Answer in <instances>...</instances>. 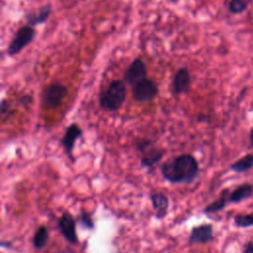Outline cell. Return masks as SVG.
I'll return each mask as SVG.
<instances>
[{
  "mask_svg": "<svg viewBox=\"0 0 253 253\" xmlns=\"http://www.w3.org/2000/svg\"><path fill=\"white\" fill-rule=\"evenodd\" d=\"M161 174L169 183L191 184L199 174V164L193 155L181 154L165 162Z\"/></svg>",
  "mask_w": 253,
  "mask_h": 253,
  "instance_id": "1",
  "label": "cell"
},
{
  "mask_svg": "<svg viewBox=\"0 0 253 253\" xmlns=\"http://www.w3.org/2000/svg\"><path fill=\"white\" fill-rule=\"evenodd\" d=\"M126 89L125 81L114 80L112 81L108 88L100 95L99 105L101 109L114 112L122 107L126 100Z\"/></svg>",
  "mask_w": 253,
  "mask_h": 253,
  "instance_id": "2",
  "label": "cell"
},
{
  "mask_svg": "<svg viewBox=\"0 0 253 253\" xmlns=\"http://www.w3.org/2000/svg\"><path fill=\"white\" fill-rule=\"evenodd\" d=\"M35 36H36V31L34 27H31L28 25L20 28L16 32L13 40L10 42L7 47L8 55L13 56L19 53L23 48H25L28 44H30L33 42Z\"/></svg>",
  "mask_w": 253,
  "mask_h": 253,
  "instance_id": "3",
  "label": "cell"
},
{
  "mask_svg": "<svg viewBox=\"0 0 253 253\" xmlns=\"http://www.w3.org/2000/svg\"><path fill=\"white\" fill-rule=\"evenodd\" d=\"M158 94L157 85L151 79H143L132 86V98L139 103L152 101Z\"/></svg>",
  "mask_w": 253,
  "mask_h": 253,
  "instance_id": "4",
  "label": "cell"
},
{
  "mask_svg": "<svg viewBox=\"0 0 253 253\" xmlns=\"http://www.w3.org/2000/svg\"><path fill=\"white\" fill-rule=\"evenodd\" d=\"M67 88L60 83H52L47 86L42 95L43 104L50 109H55L60 106L63 99L67 95Z\"/></svg>",
  "mask_w": 253,
  "mask_h": 253,
  "instance_id": "5",
  "label": "cell"
},
{
  "mask_svg": "<svg viewBox=\"0 0 253 253\" xmlns=\"http://www.w3.org/2000/svg\"><path fill=\"white\" fill-rule=\"evenodd\" d=\"M58 227H59L60 233L68 243L70 244L78 243V236L76 233V221L70 212L64 211L61 214L58 220Z\"/></svg>",
  "mask_w": 253,
  "mask_h": 253,
  "instance_id": "6",
  "label": "cell"
},
{
  "mask_svg": "<svg viewBox=\"0 0 253 253\" xmlns=\"http://www.w3.org/2000/svg\"><path fill=\"white\" fill-rule=\"evenodd\" d=\"M146 74L147 70L144 62L141 59L136 58L130 63V65L126 70L124 74V81L125 83L133 86L141 80L145 79Z\"/></svg>",
  "mask_w": 253,
  "mask_h": 253,
  "instance_id": "7",
  "label": "cell"
},
{
  "mask_svg": "<svg viewBox=\"0 0 253 253\" xmlns=\"http://www.w3.org/2000/svg\"><path fill=\"white\" fill-rule=\"evenodd\" d=\"M213 239V226L211 223H203L194 226L189 236L190 244H206Z\"/></svg>",
  "mask_w": 253,
  "mask_h": 253,
  "instance_id": "8",
  "label": "cell"
},
{
  "mask_svg": "<svg viewBox=\"0 0 253 253\" xmlns=\"http://www.w3.org/2000/svg\"><path fill=\"white\" fill-rule=\"evenodd\" d=\"M82 135V129L76 124H72L65 129V132L62 136V146L66 154L73 160L72 151L75 145L76 140Z\"/></svg>",
  "mask_w": 253,
  "mask_h": 253,
  "instance_id": "9",
  "label": "cell"
},
{
  "mask_svg": "<svg viewBox=\"0 0 253 253\" xmlns=\"http://www.w3.org/2000/svg\"><path fill=\"white\" fill-rule=\"evenodd\" d=\"M190 84H191V76L188 69L186 67L179 68L174 74L173 81H172L173 93L175 95L186 93L189 90Z\"/></svg>",
  "mask_w": 253,
  "mask_h": 253,
  "instance_id": "10",
  "label": "cell"
},
{
  "mask_svg": "<svg viewBox=\"0 0 253 253\" xmlns=\"http://www.w3.org/2000/svg\"><path fill=\"white\" fill-rule=\"evenodd\" d=\"M153 210L155 211V215L157 218H163L167 214L169 201L168 197L162 192L152 193L149 196Z\"/></svg>",
  "mask_w": 253,
  "mask_h": 253,
  "instance_id": "11",
  "label": "cell"
},
{
  "mask_svg": "<svg viewBox=\"0 0 253 253\" xmlns=\"http://www.w3.org/2000/svg\"><path fill=\"white\" fill-rule=\"evenodd\" d=\"M165 151L160 148H156L154 146L149 147L144 152H142V156L140 158V164L144 168H150L159 162L163 156Z\"/></svg>",
  "mask_w": 253,
  "mask_h": 253,
  "instance_id": "12",
  "label": "cell"
},
{
  "mask_svg": "<svg viewBox=\"0 0 253 253\" xmlns=\"http://www.w3.org/2000/svg\"><path fill=\"white\" fill-rule=\"evenodd\" d=\"M253 195V185L252 184H242L235 188L228 197V203L238 204Z\"/></svg>",
  "mask_w": 253,
  "mask_h": 253,
  "instance_id": "13",
  "label": "cell"
},
{
  "mask_svg": "<svg viewBox=\"0 0 253 253\" xmlns=\"http://www.w3.org/2000/svg\"><path fill=\"white\" fill-rule=\"evenodd\" d=\"M229 190L228 189H224L221 191L219 197L213 201L212 203L209 204L205 209H204V212L211 214V213H215L217 211H222L225 206L228 203V197H229Z\"/></svg>",
  "mask_w": 253,
  "mask_h": 253,
  "instance_id": "14",
  "label": "cell"
},
{
  "mask_svg": "<svg viewBox=\"0 0 253 253\" xmlns=\"http://www.w3.org/2000/svg\"><path fill=\"white\" fill-rule=\"evenodd\" d=\"M51 12V8H50V5L47 4V5H44L42 7L40 8V10L35 13V14H32V15H28L26 17V20H27V23L29 24V26L31 27H35L39 24H42V23H44L49 14Z\"/></svg>",
  "mask_w": 253,
  "mask_h": 253,
  "instance_id": "15",
  "label": "cell"
},
{
  "mask_svg": "<svg viewBox=\"0 0 253 253\" xmlns=\"http://www.w3.org/2000/svg\"><path fill=\"white\" fill-rule=\"evenodd\" d=\"M48 238H49V233L47 228L44 225H41L38 227V229L36 230L32 242H33V246L38 249L41 250L42 248H44L48 242Z\"/></svg>",
  "mask_w": 253,
  "mask_h": 253,
  "instance_id": "16",
  "label": "cell"
},
{
  "mask_svg": "<svg viewBox=\"0 0 253 253\" xmlns=\"http://www.w3.org/2000/svg\"><path fill=\"white\" fill-rule=\"evenodd\" d=\"M253 168V153H248L231 164L230 169L235 173H244Z\"/></svg>",
  "mask_w": 253,
  "mask_h": 253,
  "instance_id": "17",
  "label": "cell"
},
{
  "mask_svg": "<svg viewBox=\"0 0 253 253\" xmlns=\"http://www.w3.org/2000/svg\"><path fill=\"white\" fill-rule=\"evenodd\" d=\"M233 222L236 227H241V228L251 227L253 226V214H243V213L236 214L234 216Z\"/></svg>",
  "mask_w": 253,
  "mask_h": 253,
  "instance_id": "18",
  "label": "cell"
},
{
  "mask_svg": "<svg viewBox=\"0 0 253 253\" xmlns=\"http://www.w3.org/2000/svg\"><path fill=\"white\" fill-rule=\"evenodd\" d=\"M248 3L245 0H230L228 3V11L233 15L243 13L247 9Z\"/></svg>",
  "mask_w": 253,
  "mask_h": 253,
  "instance_id": "19",
  "label": "cell"
},
{
  "mask_svg": "<svg viewBox=\"0 0 253 253\" xmlns=\"http://www.w3.org/2000/svg\"><path fill=\"white\" fill-rule=\"evenodd\" d=\"M77 220L78 222L80 223V225L84 228H87V229H93L94 228V220L93 218L91 217V215L86 212V211H81L80 214L78 215L77 217Z\"/></svg>",
  "mask_w": 253,
  "mask_h": 253,
  "instance_id": "20",
  "label": "cell"
},
{
  "mask_svg": "<svg viewBox=\"0 0 253 253\" xmlns=\"http://www.w3.org/2000/svg\"><path fill=\"white\" fill-rule=\"evenodd\" d=\"M152 145V141L149 140V139H140L136 142L135 146H136V149L138 151H140L141 153L144 152L146 149H148L149 147H151Z\"/></svg>",
  "mask_w": 253,
  "mask_h": 253,
  "instance_id": "21",
  "label": "cell"
},
{
  "mask_svg": "<svg viewBox=\"0 0 253 253\" xmlns=\"http://www.w3.org/2000/svg\"><path fill=\"white\" fill-rule=\"evenodd\" d=\"M243 253H253V242H248L244 249H243Z\"/></svg>",
  "mask_w": 253,
  "mask_h": 253,
  "instance_id": "22",
  "label": "cell"
},
{
  "mask_svg": "<svg viewBox=\"0 0 253 253\" xmlns=\"http://www.w3.org/2000/svg\"><path fill=\"white\" fill-rule=\"evenodd\" d=\"M249 140H250V145L251 147H253V127L251 128L250 132H249Z\"/></svg>",
  "mask_w": 253,
  "mask_h": 253,
  "instance_id": "23",
  "label": "cell"
}]
</instances>
